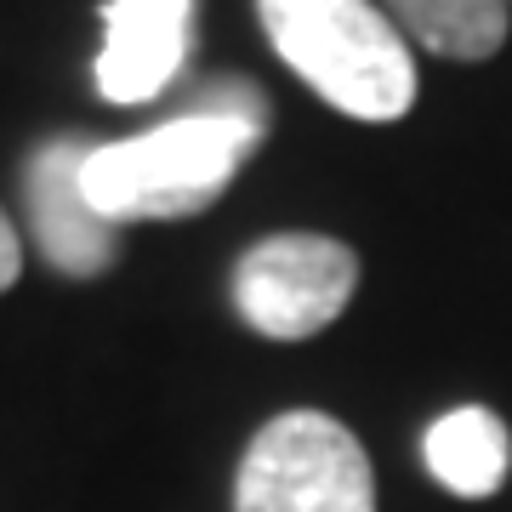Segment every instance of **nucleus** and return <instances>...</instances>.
<instances>
[{
  "instance_id": "7ed1b4c3",
  "label": "nucleus",
  "mask_w": 512,
  "mask_h": 512,
  "mask_svg": "<svg viewBox=\"0 0 512 512\" xmlns=\"http://www.w3.org/2000/svg\"><path fill=\"white\" fill-rule=\"evenodd\" d=\"M234 512H376L365 444L325 410H285L239 461Z\"/></svg>"
},
{
  "instance_id": "f257e3e1",
  "label": "nucleus",
  "mask_w": 512,
  "mask_h": 512,
  "mask_svg": "<svg viewBox=\"0 0 512 512\" xmlns=\"http://www.w3.org/2000/svg\"><path fill=\"white\" fill-rule=\"evenodd\" d=\"M262 35L285 69L353 120H399L416 103V63L404 35L370 0H256Z\"/></svg>"
},
{
  "instance_id": "20e7f679",
  "label": "nucleus",
  "mask_w": 512,
  "mask_h": 512,
  "mask_svg": "<svg viewBox=\"0 0 512 512\" xmlns=\"http://www.w3.org/2000/svg\"><path fill=\"white\" fill-rule=\"evenodd\" d=\"M359 256L325 234H274L256 239L234 262V308L256 336L302 342L353 302Z\"/></svg>"
},
{
  "instance_id": "6e6552de",
  "label": "nucleus",
  "mask_w": 512,
  "mask_h": 512,
  "mask_svg": "<svg viewBox=\"0 0 512 512\" xmlns=\"http://www.w3.org/2000/svg\"><path fill=\"white\" fill-rule=\"evenodd\" d=\"M387 12L433 57L478 63L507 40V0H387Z\"/></svg>"
},
{
  "instance_id": "1a4fd4ad",
  "label": "nucleus",
  "mask_w": 512,
  "mask_h": 512,
  "mask_svg": "<svg viewBox=\"0 0 512 512\" xmlns=\"http://www.w3.org/2000/svg\"><path fill=\"white\" fill-rule=\"evenodd\" d=\"M183 114H211V120H234V126H251L256 137L268 131V97L256 92L251 80H211V86H200L194 92V103H188Z\"/></svg>"
},
{
  "instance_id": "39448f33",
  "label": "nucleus",
  "mask_w": 512,
  "mask_h": 512,
  "mask_svg": "<svg viewBox=\"0 0 512 512\" xmlns=\"http://www.w3.org/2000/svg\"><path fill=\"white\" fill-rule=\"evenodd\" d=\"M86 137H52L40 143L23 165V211H29V234L40 256L69 279H97L120 262V228L97 217L86 200V160H92Z\"/></svg>"
},
{
  "instance_id": "9b49d317",
  "label": "nucleus",
  "mask_w": 512,
  "mask_h": 512,
  "mask_svg": "<svg viewBox=\"0 0 512 512\" xmlns=\"http://www.w3.org/2000/svg\"><path fill=\"white\" fill-rule=\"evenodd\" d=\"M507 6H512V0H507Z\"/></svg>"
},
{
  "instance_id": "0eeeda50",
  "label": "nucleus",
  "mask_w": 512,
  "mask_h": 512,
  "mask_svg": "<svg viewBox=\"0 0 512 512\" xmlns=\"http://www.w3.org/2000/svg\"><path fill=\"white\" fill-rule=\"evenodd\" d=\"M421 456H427V473L439 478L450 495H467V501H484L507 484L512 467V439L507 421L484 410V404H461L450 416H439L421 439Z\"/></svg>"
},
{
  "instance_id": "423d86ee",
  "label": "nucleus",
  "mask_w": 512,
  "mask_h": 512,
  "mask_svg": "<svg viewBox=\"0 0 512 512\" xmlns=\"http://www.w3.org/2000/svg\"><path fill=\"white\" fill-rule=\"evenodd\" d=\"M188 46H194V0H109L97 92L120 109H137L177 80Z\"/></svg>"
},
{
  "instance_id": "9d476101",
  "label": "nucleus",
  "mask_w": 512,
  "mask_h": 512,
  "mask_svg": "<svg viewBox=\"0 0 512 512\" xmlns=\"http://www.w3.org/2000/svg\"><path fill=\"white\" fill-rule=\"evenodd\" d=\"M18 274H23V239H18V228H12V217L0 211V291H12Z\"/></svg>"
},
{
  "instance_id": "f03ea898",
  "label": "nucleus",
  "mask_w": 512,
  "mask_h": 512,
  "mask_svg": "<svg viewBox=\"0 0 512 512\" xmlns=\"http://www.w3.org/2000/svg\"><path fill=\"white\" fill-rule=\"evenodd\" d=\"M262 143L251 126L211 120V114H177L165 126L97 143L86 160V200L114 228L154 217H194L234 183V171Z\"/></svg>"
}]
</instances>
